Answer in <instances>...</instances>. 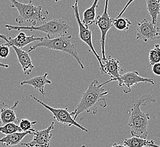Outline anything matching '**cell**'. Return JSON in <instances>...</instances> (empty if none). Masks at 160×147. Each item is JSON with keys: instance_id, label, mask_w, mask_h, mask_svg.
<instances>
[{"instance_id": "cell-1", "label": "cell", "mask_w": 160, "mask_h": 147, "mask_svg": "<svg viewBox=\"0 0 160 147\" xmlns=\"http://www.w3.org/2000/svg\"><path fill=\"white\" fill-rule=\"evenodd\" d=\"M108 93V91L98 84V80H92L86 91L82 93L80 102L75 110L71 112V116L76 120L78 115L84 112L88 113L92 112L93 114H96L98 112V107L105 108L107 107L106 99L103 96Z\"/></svg>"}, {"instance_id": "cell-2", "label": "cell", "mask_w": 160, "mask_h": 147, "mask_svg": "<svg viewBox=\"0 0 160 147\" xmlns=\"http://www.w3.org/2000/svg\"><path fill=\"white\" fill-rule=\"evenodd\" d=\"M154 102H156V99L154 98V95L147 94L142 96L134 103L128 122L132 136L147 139L150 116L148 113L142 111L140 107L147 106L148 104Z\"/></svg>"}, {"instance_id": "cell-3", "label": "cell", "mask_w": 160, "mask_h": 147, "mask_svg": "<svg viewBox=\"0 0 160 147\" xmlns=\"http://www.w3.org/2000/svg\"><path fill=\"white\" fill-rule=\"evenodd\" d=\"M11 7L16 8L19 13V16L16 18V22L19 25L25 23H31L32 26H35L38 21H44L47 19L48 12L43 11L41 6H35L32 1L30 0L28 3H22L17 0H9Z\"/></svg>"}, {"instance_id": "cell-4", "label": "cell", "mask_w": 160, "mask_h": 147, "mask_svg": "<svg viewBox=\"0 0 160 147\" xmlns=\"http://www.w3.org/2000/svg\"><path fill=\"white\" fill-rule=\"evenodd\" d=\"M72 36H68L59 37L57 38L49 39L47 37H42V39L38 41V42L35 43L32 46H31L28 50V53H30L36 49L44 47L47 49L61 51L62 52L67 53L69 55L74 57L77 61L78 64L82 69H84L82 62L81 61L78 54L77 53L76 49L74 45L71 43Z\"/></svg>"}, {"instance_id": "cell-5", "label": "cell", "mask_w": 160, "mask_h": 147, "mask_svg": "<svg viewBox=\"0 0 160 147\" xmlns=\"http://www.w3.org/2000/svg\"><path fill=\"white\" fill-rule=\"evenodd\" d=\"M5 27L9 30H17L19 31L22 30L38 31L47 34V37L49 39L57 38L64 36L68 34L69 26L67 21L60 18H54L49 21H44L42 25L39 26H17L6 25Z\"/></svg>"}, {"instance_id": "cell-6", "label": "cell", "mask_w": 160, "mask_h": 147, "mask_svg": "<svg viewBox=\"0 0 160 147\" xmlns=\"http://www.w3.org/2000/svg\"><path fill=\"white\" fill-rule=\"evenodd\" d=\"M72 10L74 13L75 18L76 19L77 24L78 25L79 27V34L78 36L80 37V40L83 43H85L89 47L91 51L93 53V54L96 56L97 60L98 61L100 67V71L102 74H105V71L103 70V64L102 62L101 57L96 52V50L94 49L92 43V32L89 30V27H86L83 25L82 22L80 18V13L78 10V0H76L75 2L73 5L71 6Z\"/></svg>"}, {"instance_id": "cell-7", "label": "cell", "mask_w": 160, "mask_h": 147, "mask_svg": "<svg viewBox=\"0 0 160 147\" xmlns=\"http://www.w3.org/2000/svg\"><path fill=\"white\" fill-rule=\"evenodd\" d=\"M30 97H31V98L34 99L35 101H37L40 105H42L47 110H49V111L52 114L53 118L56 120L58 122L61 123L62 124H64L66 126H68V127L74 126L80 129L82 131L86 132H88V129H86L83 126L81 125L80 124L76 121V120H74L73 116H71V113L69 112L67 107H66L65 109L64 108H54V107H51L46 104H45L42 101H40V100L38 99L37 97H34L32 95H30Z\"/></svg>"}, {"instance_id": "cell-8", "label": "cell", "mask_w": 160, "mask_h": 147, "mask_svg": "<svg viewBox=\"0 0 160 147\" xmlns=\"http://www.w3.org/2000/svg\"><path fill=\"white\" fill-rule=\"evenodd\" d=\"M109 0H105V8L104 12L102 16H98L96 18L95 23L98 27L101 32V44L102 58L103 61H106L107 58L105 55V40L106 35L108 30L112 26V19L108 14V6Z\"/></svg>"}, {"instance_id": "cell-9", "label": "cell", "mask_w": 160, "mask_h": 147, "mask_svg": "<svg viewBox=\"0 0 160 147\" xmlns=\"http://www.w3.org/2000/svg\"><path fill=\"white\" fill-rule=\"evenodd\" d=\"M114 81L118 82L119 87H123V92L126 94L131 92V87L138 83H149L154 84L153 79L141 77L138 71H132L122 75H120Z\"/></svg>"}, {"instance_id": "cell-10", "label": "cell", "mask_w": 160, "mask_h": 147, "mask_svg": "<svg viewBox=\"0 0 160 147\" xmlns=\"http://www.w3.org/2000/svg\"><path fill=\"white\" fill-rule=\"evenodd\" d=\"M136 31V40L148 42V41H154L160 39L159 27L146 19H144L138 24Z\"/></svg>"}, {"instance_id": "cell-11", "label": "cell", "mask_w": 160, "mask_h": 147, "mask_svg": "<svg viewBox=\"0 0 160 147\" xmlns=\"http://www.w3.org/2000/svg\"><path fill=\"white\" fill-rule=\"evenodd\" d=\"M55 122H52L47 129L35 131L32 132L34 138L28 143H22V146L26 147H49V143L52 138L51 131L54 129Z\"/></svg>"}, {"instance_id": "cell-12", "label": "cell", "mask_w": 160, "mask_h": 147, "mask_svg": "<svg viewBox=\"0 0 160 147\" xmlns=\"http://www.w3.org/2000/svg\"><path fill=\"white\" fill-rule=\"evenodd\" d=\"M0 39L5 40L9 45H12L19 49H22L30 43L42 40V37H35L34 35L28 36L24 32H21L14 38H12L10 37H8L5 35L0 34Z\"/></svg>"}, {"instance_id": "cell-13", "label": "cell", "mask_w": 160, "mask_h": 147, "mask_svg": "<svg viewBox=\"0 0 160 147\" xmlns=\"http://www.w3.org/2000/svg\"><path fill=\"white\" fill-rule=\"evenodd\" d=\"M19 101L14 102L12 106H9L5 102L0 103V125H4L8 123H17L19 120L16 115L15 109L18 106Z\"/></svg>"}, {"instance_id": "cell-14", "label": "cell", "mask_w": 160, "mask_h": 147, "mask_svg": "<svg viewBox=\"0 0 160 147\" xmlns=\"http://www.w3.org/2000/svg\"><path fill=\"white\" fill-rule=\"evenodd\" d=\"M105 62V64H103V70L105 71V73L108 74L110 77V79L101 84L100 85L102 87L105 84L114 81L115 79H117L120 76V74L119 73L120 70H121L120 67L119 61H118L115 58H112L110 55L108 56V57Z\"/></svg>"}, {"instance_id": "cell-15", "label": "cell", "mask_w": 160, "mask_h": 147, "mask_svg": "<svg viewBox=\"0 0 160 147\" xmlns=\"http://www.w3.org/2000/svg\"><path fill=\"white\" fill-rule=\"evenodd\" d=\"M9 46L12 47L14 50L17 57V60L19 64H21L24 74L28 75H30L31 72L34 70L35 66L28 53L25 52L22 49H19L12 45H10Z\"/></svg>"}, {"instance_id": "cell-16", "label": "cell", "mask_w": 160, "mask_h": 147, "mask_svg": "<svg viewBox=\"0 0 160 147\" xmlns=\"http://www.w3.org/2000/svg\"><path fill=\"white\" fill-rule=\"evenodd\" d=\"M48 74L46 73L43 75L33 77L30 79L25 80L21 82V86L29 85L32 86L34 89H37L40 92L42 96L46 95V92L44 91V87L46 84H51L52 82L50 80L47 79V76Z\"/></svg>"}, {"instance_id": "cell-17", "label": "cell", "mask_w": 160, "mask_h": 147, "mask_svg": "<svg viewBox=\"0 0 160 147\" xmlns=\"http://www.w3.org/2000/svg\"><path fill=\"white\" fill-rule=\"evenodd\" d=\"M28 135H32V132H17L0 139V144L3 147H12L19 144Z\"/></svg>"}, {"instance_id": "cell-18", "label": "cell", "mask_w": 160, "mask_h": 147, "mask_svg": "<svg viewBox=\"0 0 160 147\" xmlns=\"http://www.w3.org/2000/svg\"><path fill=\"white\" fill-rule=\"evenodd\" d=\"M123 145L128 147H160L155 144L153 140H147L136 136L126 139Z\"/></svg>"}, {"instance_id": "cell-19", "label": "cell", "mask_w": 160, "mask_h": 147, "mask_svg": "<svg viewBox=\"0 0 160 147\" xmlns=\"http://www.w3.org/2000/svg\"><path fill=\"white\" fill-rule=\"evenodd\" d=\"M99 0H94L92 5L86 9L83 13V19L81 21L83 25L89 27L96 21V9L98 7Z\"/></svg>"}, {"instance_id": "cell-20", "label": "cell", "mask_w": 160, "mask_h": 147, "mask_svg": "<svg viewBox=\"0 0 160 147\" xmlns=\"http://www.w3.org/2000/svg\"><path fill=\"white\" fill-rule=\"evenodd\" d=\"M147 3V9L151 16L152 22L156 25L157 17L160 14V0H145Z\"/></svg>"}, {"instance_id": "cell-21", "label": "cell", "mask_w": 160, "mask_h": 147, "mask_svg": "<svg viewBox=\"0 0 160 147\" xmlns=\"http://www.w3.org/2000/svg\"><path fill=\"white\" fill-rule=\"evenodd\" d=\"M131 24L132 23L129 19L124 17L112 19V26L119 31H128Z\"/></svg>"}, {"instance_id": "cell-22", "label": "cell", "mask_w": 160, "mask_h": 147, "mask_svg": "<svg viewBox=\"0 0 160 147\" xmlns=\"http://www.w3.org/2000/svg\"><path fill=\"white\" fill-rule=\"evenodd\" d=\"M149 61L150 66L160 61V48L159 44H156L153 49H151L149 53Z\"/></svg>"}, {"instance_id": "cell-23", "label": "cell", "mask_w": 160, "mask_h": 147, "mask_svg": "<svg viewBox=\"0 0 160 147\" xmlns=\"http://www.w3.org/2000/svg\"><path fill=\"white\" fill-rule=\"evenodd\" d=\"M17 132L23 131L19 126L15 123H8L0 127V132L5 135H8Z\"/></svg>"}, {"instance_id": "cell-24", "label": "cell", "mask_w": 160, "mask_h": 147, "mask_svg": "<svg viewBox=\"0 0 160 147\" xmlns=\"http://www.w3.org/2000/svg\"><path fill=\"white\" fill-rule=\"evenodd\" d=\"M19 127L23 132L32 131H35L32 127L37 123V121H30L27 119H22L19 122Z\"/></svg>"}, {"instance_id": "cell-25", "label": "cell", "mask_w": 160, "mask_h": 147, "mask_svg": "<svg viewBox=\"0 0 160 147\" xmlns=\"http://www.w3.org/2000/svg\"><path fill=\"white\" fill-rule=\"evenodd\" d=\"M10 46L6 43L0 45V58L5 59L9 56L10 54Z\"/></svg>"}, {"instance_id": "cell-26", "label": "cell", "mask_w": 160, "mask_h": 147, "mask_svg": "<svg viewBox=\"0 0 160 147\" xmlns=\"http://www.w3.org/2000/svg\"><path fill=\"white\" fill-rule=\"evenodd\" d=\"M152 73L155 74L157 76H160V64L157 63L153 65V68L152 69Z\"/></svg>"}, {"instance_id": "cell-27", "label": "cell", "mask_w": 160, "mask_h": 147, "mask_svg": "<svg viewBox=\"0 0 160 147\" xmlns=\"http://www.w3.org/2000/svg\"><path fill=\"white\" fill-rule=\"evenodd\" d=\"M135 1V0H128V2L126 3V5L124 7V8H123V10L121 11V12H120L119 14H118V15L117 17V18L121 17V16L123 15V14H124V12H125V11L127 9V7L129 6V5H130L131 3H132V2H133V1Z\"/></svg>"}, {"instance_id": "cell-28", "label": "cell", "mask_w": 160, "mask_h": 147, "mask_svg": "<svg viewBox=\"0 0 160 147\" xmlns=\"http://www.w3.org/2000/svg\"><path fill=\"white\" fill-rule=\"evenodd\" d=\"M9 67V64H5L2 62H0V68H5V69H8Z\"/></svg>"}, {"instance_id": "cell-29", "label": "cell", "mask_w": 160, "mask_h": 147, "mask_svg": "<svg viewBox=\"0 0 160 147\" xmlns=\"http://www.w3.org/2000/svg\"><path fill=\"white\" fill-rule=\"evenodd\" d=\"M124 147V145H122V144H118L117 143H114L112 144V145L110 147ZM85 147H86L85 146Z\"/></svg>"}, {"instance_id": "cell-30", "label": "cell", "mask_w": 160, "mask_h": 147, "mask_svg": "<svg viewBox=\"0 0 160 147\" xmlns=\"http://www.w3.org/2000/svg\"><path fill=\"white\" fill-rule=\"evenodd\" d=\"M60 1V0H55V1L56 2H58Z\"/></svg>"}, {"instance_id": "cell-31", "label": "cell", "mask_w": 160, "mask_h": 147, "mask_svg": "<svg viewBox=\"0 0 160 147\" xmlns=\"http://www.w3.org/2000/svg\"><path fill=\"white\" fill-rule=\"evenodd\" d=\"M81 147H85V145H82V146H81Z\"/></svg>"}, {"instance_id": "cell-32", "label": "cell", "mask_w": 160, "mask_h": 147, "mask_svg": "<svg viewBox=\"0 0 160 147\" xmlns=\"http://www.w3.org/2000/svg\"><path fill=\"white\" fill-rule=\"evenodd\" d=\"M127 147V146H125V145H124V147Z\"/></svg>"}, {"instance_id": "cell-33", "label": "cell", "mask_w": 160, "mask_h": 147, "mask_svg": "<svg viewBox=\"0 0 160 147\" xmlns=\"http://www.w3.org/2000/svg\"><path fill=\"white\" fill-rule=\"evenodd\" d=\"M1 41H0V43H1Z\"/></svg>"}, {"instance_id": "cell-34", "label": "cell", "mask_w": 160, "mask_h": 147, "mask_svg": "<svg viewBox=\"0 0 160 147\" xmlns=\"http://www.w3.org/2000/svg\"></svg>"}]
</instances>
